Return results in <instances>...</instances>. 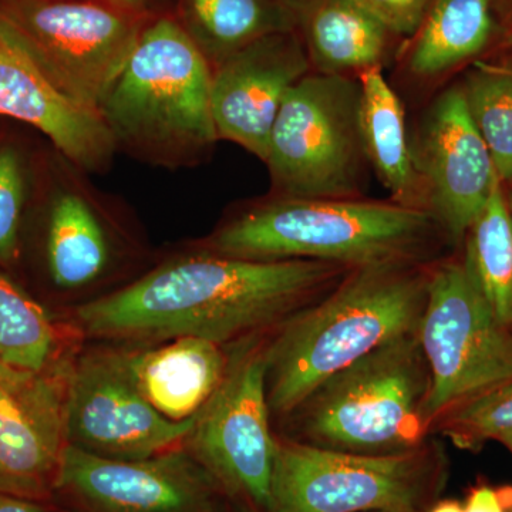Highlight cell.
I'll use <instances>...</instances> for the list:
<instances>
[{"instance_id":"cell-18","label":"cell","mask_w":512,"mask_h":512,"mask_svg":"<svg viewBox=\"0 0 512 512\" xmlns=\"http://www.w3.org/2000/svg\"><path fill=\"white\" fill-rule=\"evenodd\" d=\"M114 353L141 396L173 421L201 412L220 387L229 363L221 345L192 336L156 348Z\"/></svg>"},{"instance_id":"cell-9","label":"cell","mask_w":512,"mask_h":512,"mask_svg":"<svg viewBox=\"0 0 512 512\" xmlns=\"http://www.w3.org/2000/svg\"><path fill=\"white\" fill-rule=\"evenodd\" d=\"M417 338L430 370L431 431L453 407L512 380V329L495 318L464 261L430 271Z\"/></svg>"},{"instance_id":"cell-3","label":"cell","mask_w":512,"mask_h":512,"mask_svg":"<svg viewBox=\"0 0 512 512\" xmlns=\"http://www.w3.org/2000/svg\"><path fill=\"white\" fill-rule=\"evenodd\" d=\"M443 234L430 211L399 202L274 195L229 218L201 249L254 261L309 259L350 269L423 265Z\"/></svg>"},{"instance_id":"cell-13","label":"cell","mask_w":512,"mask_h":512,"mask_svg":"<svg viewBox=\"0 0 512 512\" xmlns=\"http://www.w3.org/2000/svg\"><path fill=\"white\" fill-rule=\"evenodd\" d=\"M69 373L63 360L45 370L0 363V493L40 503L57 490Z\"/></svg>"},{"instance_id":"cell-28","label":"cell","mask_w":512,"mask_h":512,"mask_svg":"<svg viewBox=\"0 0 512 512\" xmlns=\"http://www.w3.org/2000/svg\"><path fill=\"white\" fill-rule=\"evenodd\" d=\"M386 26L394 35L419 32L429 10V0H353Z\"/></svg>"},{"instance_id":"cell-14","label":"cell","mask_w":512,"mask_h":512,"mask_svg":"<svg viewBox=\"0 0 512 512\" xmlns=\"http://www.w3.org/2000/svg\"><path fill=\"white\" fill-rule=\"evenodd\" d=\"M57 490L74 495L94 512H215L221 493L188 451L119 460L70 444Z\"/></svg>"},{"instance_id":"cell-37","label":"cell","mask_w":512,"mask_h":512,"mask_svg":"<svg viewBox=\"0 0 512 512\" xmlns=\"http://www.w3.org/2000/svg\"><path fill=\"white\" fill-rule=\"evenodd\" d=\"M508 512H512V508H511V510H510V511H508Z\"/></svg>"},{"instance_id":"cell-27","label":"cell","mask_w":512,"mask_h":512,"mask_svg":"<svg viewBox=\"0 0 512 512\" xmlns=\"http://www.w3.org/2000/svg\"><path fill=\"white\" fill-rule=\"evenodd\" d=\"M22 146L0 137V266L18 261L20 231L28 207L33 178Z\"/></svg>"},{"instance_id":"cell-20","label":"cell","mask_w":512,"mask_h":512,"mask_svg":"<svg viewBox=\"0 0 512 512\" xmlns=\"http://www.w3.org/2000/svg\"><path fill=\"white\" fill-rule=\"evenodd\" d=\"M299 13L306 50L319 73L363 72L379 66L390 32L353 0H311Z\"/></svg>"},{"instance_id":"cell-15","label":"cell","mask_w":512,"mask_h":512,"mask_svg":"<svg viewBox=\"0 0 512 512\" xmlns=\"http://www.w3.org/2000/svg\"><path fill=\"white\" fill-rule=\"evenodd\" d=\"M413 160L427 191V211L458 244L467 238L501 183L487 144L468 113L463 90L450 89L433 104Z\"/></svg>"},{"instance_id":"cell-1","label":"cell","mask_w":512,"mask_h":512,"mask_svg":"<svg viewBox=\"0 0 512 512\" xmlns=\"http://www.w3.org/2000/svg\"><path fill=\"white\" fill-rule=\"evenodd\" d=\"M353 269L309 259L254 261L198 248L80 305L89 335L127 340L201 338L218 345L278 328L328 295Z\"/></svg>"},{"instance_id":"cell-35","label":"cell","mask_w":512,"mask_h":512,"mask_svg":"<svg viewBox=\"0 0 512 512\" xmlns=\"http://www.w3.org/2000/svg\"><path fill=\"white\" fill-rule=\"evenodd\" d=\"M497 441L503 443L504 446L507 447L508 450H510L512 453V433L504 434V436H501Z\"/></svg>"},{"instance_id":"cell-8","label":"cell","mask_w":512,"mask_h":512,"mask_svg":"<svg viewBox=\"0 0 512 512\" xmlns=\"http://www.w3.org/2000/svg\"><path fill=\"white\" fill-rule=\"evenodd\" d=\"M360 83L309 73L282 103L265 164L278 197L352 200L365 177Z\"/></svg>"},{"instance_id":"cell-4","label":"cell","mask_w":512,"mask_h":512,"mask_svg":"<svg viewBox=\"0 0 512 512\" xmlns=\"http://www.w3.org/2000/svg\"><path fill=\"white\" fill-rule=\"evenodd\" d=\"M211 82V64L174 16L151 20L100 103L117 153L165 170L204 163L220 141Z\"/></svg>"},{"instance_id":"cell-26","label":"cell","mask_w":512,"mask_h":512,"mask_svg":"<svg viewBox=\"0 0 512 512\" xmlns=\"http://www.w3.org/2000/svg\"><path fill=\"white\" fill-rule=\"evenodd\" d=\"M433 429L453 441L454 446L471 451L512 433V380L453 407Z\"/></svg>"},{"instance_id":"cell-25","label":"cell","mask_w":512,"mask_h":512,"mask_svg":"<svg viewBox=\"0 0 512 512\" xmlns=\"http://www.w3.org/2000/svg\"><path fill=\"white\" fill-rule=\"evenodd\" d=\"M461 90L501 183H512V64H474Z\"/></svg>"},{"instance_id":"cell-5","label":"cell","mask_w":512,"mask_h":512,"mask_svg":"<svg viewBox=\"0 0 512 512\" xmlns=\"http://www.w3.org/2000/svg\"><path fill=\"white\" fill-rule=\"evenodd\" d=\"M430 387L417 333L404 336L320 383L291 414L295 441L367 456L416 450L431 431Z\"/></svg>"},{"instance_id":"cell-24","label":"cell","mask_w":512,"mask_h":512,"mask_svg":"<svg viewBox=\"0 0 512 512\" xmlns=\"http://www.w3.org/2000/svg\"><path fill=\"white\" fill-rule=\"evenodd\" d=\"M60 333L50 313L0 271V363L45 370L60 362Z\"/></svg>"},{"instance_id":"cell-10","label":"cell","mask_w":512,"mask_h":512,"mask_svg":"<svg viewBox=\"0 0 512 512\" xmlns=\"http://www.w3.org/2000/svg\"><path fill=\"white\" fill-rule=\"evenodd\" d=\"M266 396L264 345L244 343L185 439L188 453L235 503L268 512L278 443Z\"/></svg>"},{"instance_id":"cell-22","label":"cell","mask_w":512,"mask_h":512,"mask_svg":"<svg viewBox=\"0 0 512 512\" xmlns=\"http://www.w3.org/2000/svg\"><path fill=\"white\" fill-rule=\"evenodd\" d=\"M491 0H434L410 55L417 76H436L484 49L493 33Z\"/></svg>"},{"instance_id":"cell-36","label":"cell","mask_w":512,"mask_h":512,"mask_svg":"<svg viewBox=\"0 0 512 512\" xmlns=\"http://www.w3.org/2000/svg\"><path fill=\"white\" fill-rule=\"evenodd\" d=\"M510 184V188H508V191L505 192V198H507L508 207H510V210L512 212V183Z\"/></svg>"},{"instance_id":"cell-7","label":"cell","mask_w":512,"mask_h":512,"mask_svg":"<svg viewBox=\"0 0 512 512\" xmlns=\"http://www.w3.org/2000/svg\"><path fill=\"white\" fill-rule=\"evenodd\" d=\"M153 19L114 0H0L10 39L57 92L96 113Z\"/></svg>"},{"instance_id":"cell-33","label":"cell","mask_w":512,"mask_h":512,"mask_svg":"<svg viewBox=\"0 0 512 512\" xmlns=\"http://www.w3.org/2000/svg\"><path fill=\"white\" fill-rule=\"evenodd\" d=\"M215 512H261V511L255 510V508L249 507V505L235 503L234 508H229V510H222V511L217 510Z\"/></svg>"},{"instance_id":"cell-34","label":"cell","mask_w":512,"mask_h":512,"mask_svg":"<svg viewBox=\"0 0 512 512\" xmlns=\"http://www.w3.org/2000/svg\"><path fill=\"white\" fill-rule=\"evenodd\" d=\"M284 2L288 3V5L291 6L292 9H295L296 13H298V10L303 8L306 3L311 2V0H284Z\"/></svg>"},{"instance_id":"cell-16","label":"cell","mask_w":512,"mask_h":512,"mask_svg":"<svg viewBox=\"0 0 512 512\" xmlns=\"http://www.w3.org/2000/svg\"><path fill=\"white\" fill-rule=\"evenodd\" d=\"M295 29L261 37L212 69L211 106L220 140L264 161L276 117L289 92L311 73Z\"/></svg>"},{"instance_id":"cell-29","label":"cell","mask_w":512,"mask_h":512,"mask_svg":"<svg viewBox=\"0 0 512 512\" xmlns=\"http://www.w3.org/2000/svg\"><path fill=\"white\" fill-rule=\"evenodd\" d=\"M464 512H507L498 488L478 485L468 494Z\"/></svg>"},{"instance_id":"cell-21","label":"cell","mask_w":512,"mask_h":512,"mask_svg":"<svg viewBox=\"0 0 512 512\" xmlns=\"http://www.w3.org/2000/svg\"><path fill=\"white\" fill-rule=\"evenodd\" d=\"M360 131L367 161L375 167L394 202L419 207V173L407 141L402 101L380 67L360 73Z\"/></svg>"},{"instance_id":"cell-6","label":"cell","mask_w":512,"mask_h":512,"mask_svg":"<svg viewBox=\"0 0 512 512\" xmlns=\"http://www.w3.org/2000/svg\"><path fill=\"white\" fill-rule=\"evenodd\" d=\"M446 480L433 444L367 456L279 440L268 512H426Z\"/></svg>"},{"instance_id":"cell-32","label":"cell","mask_w":512,"mask_h":512,"mask_svg":"<svg viewBox=\"0 0 512 512\" xmlns=\"http://www.w3.org/2000/svg\"><path fill=\"white\" fill-rule=\"evenodd\" d=\"M426 512H464V507L456 500H439L431 504Z\"/></svg>"},{"instance_id":"cell-31","label":"cell","mask_w":512,"mask_h":512,"mask_svg":"<svg viewBox=\"0 0 512 512\" xmlns=\"http://www.w3.org/2000/svg\"><path fill=\"white\" fill-rule=\"evenodd\" d=\"M0 512H47L39 501L0 493Z\"/></svg>"},{"instance_id":"cell-30","label":"cell","mask_w":512,"mask_h":512,"mask_svg":"<svg viewBox=\"0 0 512 512\" xmlns=\"http://www.w3.org/2000/svg\"><path fill=\"white\" fill-rule=\"evenodd\" d=\"M114 2L151 16V18L171 13L174 5V0H114Z\"/></svg>"},{"instance_id":"cell-2","label":"cell","mask_w":512,"mask_h":512,"mask_svg":"<svg viewBox=\"0 0 512 512\" xmlns=\"http://www.w3.org/2000/svg\"><path fill=\"white\" fill-rule=\"evenodd\" d=\"M429 279L423 265L353 269L328 295L281 323L264 345L271 413L291 416L330 376L417 333Z\"/></svg>"},{"instance_id":"cell-23","label":"cell","mask_w":512,"mask_h":512,"mask_svg":"<svg viewBox=\"0 0 512 512\" xmlns=\"http://www.w3.org/2000/svg\"><path fill=\"white\" fill-rule=\"evenodd\" d=\"M464 264L495 318L512 329V212L503 183L468 231Z\"/></svg>"},{"instance_id":"cell-11","label":"cell","mask_w":512,"mask_h":512,"mask_svg":"<svg viewBox=\"0 0 512 512\" xmlns=\"http://www.w3.org/2000/svg\"><path fill=\"white\" fill-rule=\"evenodd\" d=\"M197 416L173 421L158 413L128 379L114 352L87 355L70 366V446L119 460L153 457L185 441Z\"/></svg>"},{"instance_id":"cell-17","label":"cell","mask_w":512,"mask_h":512,"mask_svg":"<svg viewBox=\"0 0 512 512\" xmlns=\"http://www.w3.org/2000/svg\"><path fill=\"white\" fill-rule=\"evenodd\" d=\"M0 117L35 128L50 146L89 174L110 170L117 154L96 111L57 92L0 26Z\"/></svg>"},{"instance_id":"cell-12","label":"cell","mask_w":512,"mask_h":512,"mask_svg":"<svg viewBox=\"0 0 512 512\" xmlns=\"http://www.w3.org/2000/svg\"><path fill=\"white\" fill-rule=\"evenodd\" d=\"M79 165L52 147L42 167L43 238L47 275L57 289L99 284L119 256V210Z\"/></svg>"},{"instance_id":"cell-19","label":"cell","mask_w":512,"mask_h":512,"mask_svg":"<svg viewBox=\"0 0 512 512\" xmlns=\"http://www.w3.org/2000/svg\"><path fill=\"white\" fill-rule=\"evenodd\" d=\"M171 15L214 69L261 37L296 28L284 0H174Z\"/></svg>"}]
</instances>
